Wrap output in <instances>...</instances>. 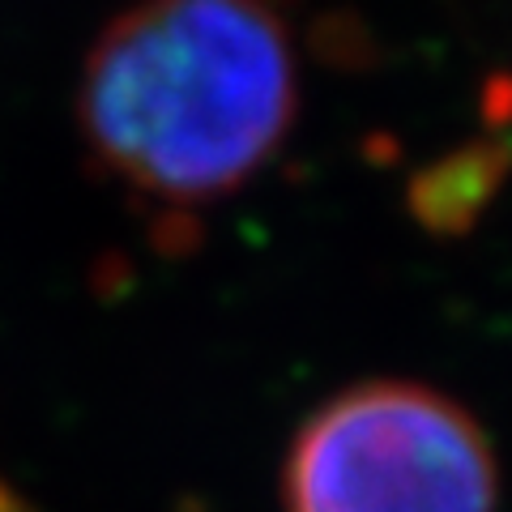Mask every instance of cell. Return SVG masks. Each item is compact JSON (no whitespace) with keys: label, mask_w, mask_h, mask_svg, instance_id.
Masks as SVG:
<instances>
[{"label":"cell","mask_w":512,"mask_h":512,"mask_svg":"<svg viewBox=\"0 0 512 512\" xmlns=\"http://www.w3.org/2000/svg\"><path fill=\"white\" fill-rule=\"evenodd\" d=\"M282 500L286 512H495V457L457 402L372 380L303 423Z\"/></svg>","instance_id":"cell-2"},{"label":"cell","mask_w":512,"mask_h":512,"mask_svg":"<svg viewBox=\"0 0 512 512\" xmlns=\"http://www.w3.org/2000/svg\"><path fill=\"white\" fill-rule=\"evenodd\" d=\"M299 111V56L274 0H141L90 47L77 128L111 180L188 210L239 192Z\"/></svg>","instance_id":"cell-1"},{"label":"cell","mask_w":512,"mask_h":512,"mask_svg":"<svg viewBox=\"0 0 512 512\" xmlns=\"http://www.w3.org/2000/svg\"><path fill=\"white\" fill-rule=\"evenodd\" d=\"M0 512H30V508L18 500V495L9 491V483H5V478H0Z\"/></svg>","instance_id":"cell-3"}]
</instances>
